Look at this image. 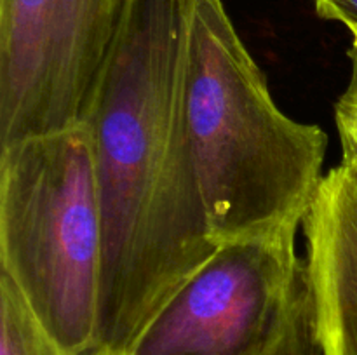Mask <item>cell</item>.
<instances>
[{"label":"cell","mask_w":357,"mask_h":355,"mask_svg":"<svg viewBox=\"0 0 357 355\" xmlns=\"http://www.w3.org/2000/svg\"><path fill=\"white\" fill-rule=\"evenodd\" d=\"M0 261L66 355H93L103 209L87 122L0 148Z\"/></svg>","instance_id":"obj_3"},{"label":"cell","mask_w":357,"mask_h":355,"mask_svg":"<svg viewBox=\"0 0 357 355\" xmlns=\"http://www.w3.org/2000/svg\"><path fill=\"white\" fill-rule=\"evenodd\" d=\"M0 355H66L17 285L3 274L0 275Z\"/></svg>","instance_id":"obj_7"},{"label":"cell","mask_w":357,"mask_h":355,"mask_svg":"<svg viewBox=\"0 0 357 355\" xmlns=\"http://www.w3.org/2000/svg\"><path fill=\"white\" fill-rule=\"evenodd\" d=\"M188 125L216 247L302 226L324 180L328 134L274 103L223 0L195 6Z\"/></svg>","instance_id":"obj_2"},{"label":"cell","mask_w":357,"mask_h":355,"mask_svg":"<svg viewBox=\"0 0 357 355\" xmlns=\"http://www.w3.org/2000/svg\"><path fill=\"white\" fill-rule=\"evenodd\" d=\"M317 16L344 23L349 30L357 28V0H314Z\"/></svg>","instance_id":"obj_9"},{"label":"cell","mask_w":357,"mask_h":355,"mask_svg":"<svg viewBox=\"0 0 357 355\" xmlns=\"http://www.w3.org/2000/svg\"><path fill=\"white\" fill-rule=\"evenodd\" d=\"M300 225L218 247L128 355H324Z\"/></svg>","instance_id":"obj_4"},{"label":"cell","mask_w":357,"mask_h":355,"mask_svg":"<svg viewBox=\"0 0 357 355\" xmlns=\"http://www.w3.org/2000/svg\"><path fill=\"white\" fill-rule=\"evenodd\" d=\"M352 61L351 80L347 89L335 104L338 134L342 143V164L357 171V52L349 51Z\"/></svg>","instance_id":"obj_8"},{"label":"cell","mask_w":357,"mask_h":355,"mask_svg":"<svg viewBox=\"0 0 357 355\" xmlns=\"http://www.w3.org/2000/svg\"><path fill=\"white\" fill-rule=\"evenodd\" d=\"M351 33H352V47L351 49H354V51L357 52V28H352Z\"/></svg>","instance_id":"obj_10"},{"label":"cell","mask_w":357,"mask_h":355,"mask_svg":"<svg viewBox=\"0 0 357 355\" xmlns=\"http://www.w3.org/2000/svg\"><path fill=\"white\" fill-rule=\"evenodd\" d=\"M129 0H0V148L86 120Z\"/></svg>","instance_id":"obj_5"},{"label":"cell","mask_w":357,"mask_h":355,"mask_svg":"<svg viewBox=\"0 0 357 355\" xmlns=\"http://www.w3.org/2000/svg\"><path fill=\"white\" fill-rule=\"evenodd\" d=\"M324 355H357V171L324 174L302 223Z\"/></svg>","instance_id":"obj_6"},{"label":"cell","mask_w":357,"mask_h":355,"mask_svg":"<svg viewBox=\"0 0 357 355\" xmlns=\"http://www.w3.org/2000/svg\"><path fill=\"white\" fill-rule=\"evenodd\" d=\"M197 0H129L86 115L103 209L93 355H128L171 296L215 254L188 125Z\"/></svg>","instance_id":"obj_1"}]
</instances>
